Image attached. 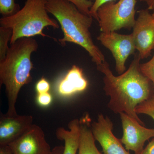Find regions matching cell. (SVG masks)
I'll return each mask as SVG.
<instances>
[{
	"mask_svg": "<svg viewBox=\"0 0 154 154\" xmlns=\"http://www.w3.org/2000/svg\"><path fill=\"white\" fill-rule=\"evenodd\" d=\"M140 60L137 53L128 69L117 76L113 74L106 61L97 66V69L104 75L103 90L110 97L108 108L116 114L125 113L145 126L135 109L153 95L154 87L141 71Z\"/></svg>",
	"mask_w": 154,
	"mask_h": 154,
	"instance_id": "obj_1",
	"label": "cell"
},
{
	"mask_svg": "<svg viewBox=\"0 0 154 154\" xmlns=\"http://www.w3.org/2000/svg\"><path fill=\"white\" fill-rule=\"evenodd\" d=\"M38 48V42L33 37L19 38L11 45L5 57L0 61V85L5 86L8 99L6 115H18L16 105L18 95L22 87L32 81L31 54Z\"/></svg>",
	"mask_w": 154,
	"mask_h": 154,
	"instance_id": "obj_2",
	"label": "cell"
},
{
	"mask_svg": "<svg viewBox=\"0 0 154 154\" xmlns=\"http://www.w3.org/2000/svg\"><path fill=\"white\" fill-rule=\"evenodd\" d=\"M46 8L48 13L55 17L63 32V37L58 40L60 45L64 46L66 42H72L80 45L88 53L96 66L106 61L94 43L90 31L93 17L83 14L66 0H47Z\"/></svg>",
	"mask_w": 154,
	"mask_h": 154,
	"instance_id": "obj_3",
	"label": "cell"
},
{
	"mask_svg": "<svg viewBox=\"0 0 154 154\" xmlns=\"http://www.w3.org/2000/svg\"><path fill=\"white\" fill-rule=\"evenodd\" d=\"M47 0H26L22 9L13 16L2 17L1 27L11 28L13 36L10 44L19 38L36 36L47 37L43 32L46 27L59 28L58 22L49 17L46 10Z\"/></svg>",
	"mask_w": 154,
	"mask_h": 154,
	"instance_id": "obj_4",
	"label": "cell"
},
{
	"mask_svg": "<svg viewBox=\"0 0 154 154\" xmlns=\"http://www.w3.org/2000/svg\"><path fill=\"white\" fill-rule=\"evenodd\" d=\"M137 0H119L108 2L99 7L97 12L101 32H116L122 28H133Z\"/></svg>",
	"mask_w": 154,
	"mask_h": 154,
	"instance_id": "obj_5",
	"label": "cell"
},
{
	"mask_svg": "<svg viewBox=\"0 0 154 154\" xmlns=\"http://www.w3.org/2000/svg\"><path fill=\"white\" fill-rule=\"evenodd\" d=\"M98 41L112 53L115 62V70L119 75L126 71V61L136 50L132 33L121 34L116 32H101Z\"/></svg>",
	"mask_w": 154,
	"mask_h": 154,
	"instance_id": "obj_6",
	"label": "cell"
},
{
	"mask_svg": "<svg viewBox=\"0 0 154 154\" xmlns=\"http://www.w3.org/2000/svg\"><path fill=\"white\" fill-rule=\"evenodd\" d=\"M119 115L123 131L120 141L127 150L141 154L146 142L154 138V128L145 127L125 113Z\"/></svg>",
	"mask_w": 154,
	"mask_h": 154,
	"instance_id": "obj_7",
	"label": "cell"
},
{
	"mask_svg": "<svg viewBox=\"0 0 154 154\" xmlns=\"http://www.w3.org/2000/svg\"><path fill=\"white\" fill-rule=\"evenodd\" d=\"M137 13L132 34L136 49L141 60L150 56L154 49V17L148 9H142Z\"/></svg>",
	"mask_w": 154,
	"mask_h": 154,
	"instance_id": "obj_8",
	"label": "cell"
},
{
	"mask_svg": "<svg viewBox=\"0 0 154 154\" xmlns=\"http://www.w3.org/2000/svg\"><path fill=\"white\" fill-rule=\"evenodd\" d=\"M8 145L12 154H51L52 151L43 130L35 124Z\"/></svg>",
	"mask_w": 154,
	"mask_h": 154,
	"instance_id": "obj_9",
	"label": "cell"
},
{
	"mask_svg": "<svg viewBox=\"0 0 154 154\" xmlns=\"http://www.w3.org/2000/svg\"><path fill=\"white\" fill-rule=\"evenodd\" d=\"M113 127L111 119L102 113L98 115L97 121L91 123L94 137L102 147L103 154H130L113 134Z\"/></svg>",
	"mask_w": 154,
	"mask_h": 154,
	"instance_id": "obj_10",
	"label": "cell"
},
{
	"mask_svg": "<svg viewBox=\"0 0 154 154\" xmlns=\"http://www.w3.org/2000/svg\"><path fill=\"white\" fill-rule=\"evenodd\" d=\"M31 115L9 116L1 113L0 146L8 145L27 131L33 125Z\"/></svg>",
	"mask_w": 154,
	"mask_h": 154,
	"instance_id": "obj_11",
	"label": "cell"
},
{
	"mask_svg": "<svg viewBox=\"0 0 154 154\" xmlns=\"http://www.w3.org/2000/svg\"><path fill=\"white\" fill-rule=\"evenodd\" d=\"M88 85V81L84 77L82 69L73 65L60 81L58 91L61 96H70L85 91Z\"/></svg>",
	"mask_w": 154,
	"mask_h": 154,
	"instance_id": "obj_12",
	"label": "cell"
},
{
	"mask_svg": "<svg viewBox=\"0 0 154 154\" xmlns=\"http://www.w3.org/2000/svg\"><path fill=\"white\" fill-rule=\"evenodd\" d=\"M69 130L63 127L58 128L55 134L57 139L64 142L62 154H76L79 149L80 135V120L75 119L68 124Z\"/></svg>",
	"mask_w": 154,
	"mask_h": 154,
	"instance_id": "obj_13",
	"label": "cell"
},
{
	"mask_svg": "<svg viewBox=\"0 0 154 154\" xmlns=\"http://www.w3.org/2000/svg\"><path fill=\"white\" fill-rule=\"evenodd\" d=\"M90 119L88 115L80 120L81 128L78 154H102L99 151L95 144Z\"/></svg>",
	"mask_w": 154,
	"mask_h": 154,
	"instance_id": "obj_14",
	"label": "cell"
},
{
	"mask_svg": "<svg viewBox=\"0 0 154 154\" xmlns=\"http://www.w3.org/2000/svg\"><path fill=\"white\" fill-rule=\"evenodd\" d=\"M13 36V30L11 28L0 27V61L5 57L8 50L9 42H11Z\"/></svg>",
	"mask_w": 154,
	"mask_h": 154,
	"instance_id": "obj_15",
	"label": "cell"
},
{
	"mask_svg": "<svg viewBox=\"0 0 154 154\" xmlns=\"http://www.w3.org/2000/svg\"><path fill=\"white\" fill-rule=\"evenodd\" d=\"M20 10L16 0H0V13L2 17H9L17 14Z\"/></svg>",
	"mask_w": 154,
	"mask_h": 154,
	"instance_id": "obj_16",
	"label": "cell"
},
{
	"mask_svg": "<svg viewBox=\"0 0 154 154\" xmlns=\"http://www.w3.org/2000/svg\"><path fill=\"white\" fill-rule=\"evenodd\" d=\"M137 114H145L154 120V94L149 99L138 105L135 109Z\"/></svg>",
	"mask_w": 154,
	"mask_h": 154,
	"instance_id": "obj_17",
	"label": "cell"
},
{
	"mask_svg": "<svg viewBox=\"0 0 154 154\" xmlns=\"http://www.w3.org/2000/svg\"><path fill=\"white\" fill-rule=\"evenodd\" d=\"M140 68L142 73L151 81L154 87V54L149 61L140 64Z\"/></svg>",
	"mask_w": 154,
	"mask_h": 154,
	"instance_id": "obj_18",
	"label": "cell"
},
{
	"mask_svg": "<svg viewBox=\"0 0 154 154\" xmlns=\"http://www.w3.org/2000/svg\"><path fill=\"white\" fill-rule=\"evenodd\" d=\"M72 3L81 12L86 15L91 16L90 10L94 2L91 0H66Z\"/></svg>",
	"mask_w": 154,
	"mask_h": 154,
	"instance_id": "obj_19",
	"label": "cell"
},
{
	"mask_svg": "<svg viewBox=\"0 0 154 154\" xmlns=\"http://www.w3.org/2000/svg\"><path fill=\"white\" fill-rule=\"evenodd\" d=\"M36 89L38 94L48 93L50 89V85L46 79L42 78L36 83Z\"/></svg>",
	"mask_w": 154,
	"mask_h": 154,
	"instance_id": "obj_20",
	"label": "cell"
},
{
	"mask_svg": "<svg viewBox=\"0 0 154 154\" xmlns=\"http://www.w3.org/2000/svg\"><path fill=\"white\" fill-rule=\"evenodd\" d=\"M116 1V0H94L93 5L91 7L90 10V15L93 18H94L98 21L97 12L99 7L103 4L108 2H115Z\"/></svg>",
	"mask_w": 154,
	"mask_h": 154,
	"instance_id": "obj_21",
	"label": "cell"
},
{
	"mask_svg": "<svg viewBox=\"0 0 154 154\" xmlns=\"http://www.w3.org/2000/svg\"><path fill=\"white\" fill-rule=\"evenodd\" d=\"M52 100V96L49 92L38 94L37 95V102L39 105L43 107L49 105L51 103Z\"/></svg>",
	"mask_w": 154,
	"mask_h": 154,
	"instance_id": "obj_22",
	"label": "cell"
},
{
	"mask_svg": "<svg viewBox=\"0 0 154 154\" xmlns=\"http://www.w3.org/2000/svg\"><path fill=\"white\" fill-rule=\"evenodd\" d=\"M141 154H154V138H152Z\"/></svg>",
	"mask_w": 154,
	"mask_h": 154,
	"instance_id": "obj_23",
	"label": "cell"
},
{
	"mask_svg": "<svg viewBox=\"0 0 154 154\" xmlns=\"http://www.w3.org/2000/svg\"><path fill=\"white\" fill-rule=\"evenodd\" d=\"M0 154H12L9 146H0Z\"/></svg>",
	"mask_w": 154,
	"mask_h": 154,
	"instance_id": "obj_24",
	"label": "cell"
},
{
	"mask_svg": "<svg viewBox=\"0 0 154 154\" xmlns=\"http://www.w3.org/2000/svg\"><path fill=\"white\" fill-rule=\"evenodd\" d=\"M64 150V146H58L54 147L52 149L51 154H62Z\"/></svg>",
	"mask_w": 154,
	"mask_h": 154,
	"instance_id": "obj_25",
	"label": "cell"
},
{
	"mask_svg": "<svg viewBox=\"0 0 154 154\" xmlns=\"http://www.w3.org/2000/svg\"><path fill=\"white\" fill-rule=\"evenodd\" d=\"M141 2H144L148 6V10L154 11V0H140Z\"/></svg>",
	"mask_w": 154,
	"mask_h": 154,
	"instance_id": "obj_26",
	"label": "cell"
},
{
	"mask_svg": "<svg viewBox=\"0 0 154 154\" xmlns=\"http://www.w3.org/2000/svg\"><path fill=\"white\" fill-rule=\"evenodd\" d=\"M152 14V16H153V17H154V13H153V14Z\"/></svg>",
	"mask_w": 154,
	"mask_h": 154,
	"instance_id": "obj_27",
	"label": "cell"
}]
</instances>
